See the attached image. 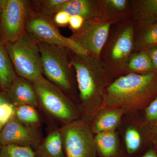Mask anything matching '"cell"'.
Returning a JSON list of instances; mask_svg holds the SVG:
<instances>
[{"label":"cell","mask_w":157,"mask_h":157,"mask_svg":"<svg viewBox=\"0 0 157 157\" xmlns=\"http://www.w3.org/2000/svg\"><path fill=\"white\" fill-rule=\"evenodd\" d=\"M70 61L81 103L82 120L90 125L101 109L105 90L114 78L101 60L89 55L71 51Z\"/></svg>","instance_id":"6da1fadb"},{"label":"cell","mask_w":157,"mask_h":157,"mask_svg":"<svg viewBox=\"0 0 157 157\" xmlns=\"http://www.w3.org/2000/svg\"><path fill=\"white\" fill-rule=\"evenodd\" d=\"M1 14H2V9H1V6H0V20H1Z\"/></svg>","instance_id":"e575fe53"},{"label":"cell","mask_w":157,"mask_h":157,"mask_svg":"<svg viewBox=\"0 0 157 157\" xmlns=\"http://www.w3.org/2000/svg\"><path fill=\"white\" fill-rule=\"evenodd\" d=\"M157 96V73L126 74L114 79L105 90L101 108L126 113L144 109Z\"/></svg>","instance_id":"7a4b0ae2"},{"label":"cell","mask_w":157,"mask_h":157,"mask_svg":"<svg viewBox=\"0 0 157 157\" xmlns=\"http://www.w3.org/2000/svg\"><path fill=\"white\" fill-rule=\"evenodd\" d=\"M14 117L21 123L33 127L38 124L40 121L35 107L30 105L15 106Z\"/></svg>","instance_id":"7402d4cb"},{"label":"cell","mask_w":157,"mask_h":157,"mask_svg":"<svg viewBox=\"0 0 157 157\" xmlns=\"http://www.w3.org/2000/svg\"><path fill=\"white\" fill-rule=\"evenodd\" d=\"M10 102L15 106H39L36 94L32 82L17 76L6 92Z\"/></svg>","instance_id":"7c38bea8"},{"label":"cell","mask_w":157,"mask_h":157,"mask_svg":"<svg viewBox=\"0 0 157 157\" xmlns=\"http://www.w3.org/2000/svg\"><path fill=\"white\" fill-rule=\"evenodd\" d=\"M70 15L64 11L56 12L54 15L52 21L55 25L60 27L65 26L69 25Z\"/></svg>","instance_id":"4316f807"},{"label":"cell","mask_w":157,"mask_h":157,"mask_svg":"<svg viewBox=\"0 0 157 157\" xmlns=\"http://www.w3.org/2000/svg\"><path fill=\"white\" fill-rule=\"evenodd\" d=\"M66 157H97L95 136L82 120L66 124L60 131Z\"/></svg>","instance_id":"ba28073f"},{"label":"cell","mask_w":157,"mask_h":157,"mask_svg":"<svg viewBox=\"0 0 157 157\" xmlns=\"http://www.w3.org/2000/svg\"><path fill=\"white\" fill-rule=\"evenodd\" d=\"M39 42L43 76L65 94H73L75 73L70 61L71 50Z\"/></svg>","instance_id":"277c9868"},{"label":"cell","mask_w":157,"mask_h":157,"mask_svg":"<svg viewBox=\"0 0 157 157\" xmlns=\"http://www.w3.org/2000/svg\"><path fill=\"white\" fill-rule=\"evenodd\" d=\"M95 142L99 157H123L119 147L117 136L114 132L98 133Z\"/></svg>","instance_id":"ac0fdd59"},{"label":"cell","mask_w":157,"mask_h":157,"mask_svg":"<svg viewBox=\"0 0 157 157\" xmlns=\"http://www.w3.org/2000/svg\"><path fill=\"white\" fill-rule=\"evenodd\" d=\"M67 0H42L35 1L37 8H39L38 13L52 19L56 13L58 7L66 2Z\"/></svg>","instance_id":"cb8c5ba5"},{"label":"cell","mask_w":157,"mask_h":157,"mask_svg":"<svg viewBox=\"0 0 157 157\" xmlns=\"http://www.w3.org/2000/svg\"><path fill=\"white\" fill-rule=\"evenodd\" d=\"M25 31L39 42L66 47L74 53L87 54L76 42L62 35L52 19L34 11L33 8L27 21Z\"/></svg>","instance_id":"9c48e42d"},{"label":"cell","mask_w":157,"mask_h":157,"mask_svg":"<svg viewBox=\"0 0 157 157\" xmlns=\"http://www.w3.org/2000/svg\"><path fill=\"white\" fill-rule=\"evenodd\" d=\"M144 51H145L148 55L151 60L155 73H157V45L149 48Z\"/></svg>","instance_id":"f1b7e54d"},{"label":"cell","mask_w":157,"mask_h":157,"mask_svg":"<svg viewBox=\"0 0 157 157\" xmlns=\"http://www.w3.org/2000/svg\"><path fill=\"white\" fill-rule=\"evenodd\" d=\"M0 157H36L31 147L7 145L2 146Z\"/></svg>","instance_id":"603a6c76"},{"label":"cell","mask_w":157,"mask_h":157,"mask_svg":"<svg viewBox=\"0 0 157 157\" xmlns=\"http://www.w3.org/2000/svg\"><path fill=\"white\" fill-rule=\"evenodd\" d=\"M132 19L135 23L157 22V0H130Z\"/></svg>","instance_id":"2e32d148"},{"label":"cell","mask_w":157,"mask_h":157,"mask_svg":"<svg viewBox=\"0 0 157 157\" xmlns=\"http://www.w3.org/2000/svg\"><path fill=\"white\" fill-rule=\"evenodd\" d=\"M99 18L116 23L132 19L130 0H99Z\"/></svg>","instance_id":"4fadbf2b"},{"label":"cell","mask_w":157,"mask_h":157,"mask_svg":"<svg viewBox=\"0 0 157 157\" xmlns=\"http://www.w3.org/2000/svg\"><path fill=\"white\" fill-rule=\"evenodd\" d=\"M41 141L42 135L35 127L26 125L14 117L0 132V144L2 146L15 145L32 148L39 146Z\"/></svg>","instance_id":"8fae6325"},{"label":"cell","mask_w":157,"mask_h":157,"mask_svg":"<svg viewBox=\"0 0 157 157\" xmlns=\"http://www.w3.org/2000/svg\"><path fill=\"white\" fill-rule=\"evenodd\" d=\"M135 23L132 19L114 23L101 54V61L113 78L124 75L130 56L134 52Z\"/></svg>","instance_id":"3957f363"},{"label":"cell","mask_w":157,"mask_h":157,"mask_svg":"<svg viewBox=\"0 0 157 157\" xmlns=\"http://www.w3.org/2000/svg\"><path fill=\"white\" fill-rule=\"evenodd\" d=\"M151 141L153 146L157 144V122L153 128Z\"/></svg>","instance_id":"4dcf8cb0"},{"label":"cell","mask_w":157,"mask_h":157,"mask_svg":"<svg viewBox=\"0 0 157 157\" xmlns=\"http://www.w3.org/2000/svg\"><path fill=\"white\" fill-rule=\"evenodd\" d=\"M59 11H65L70 16H81L85 20L99 18V0H67L58 7L56 12Z\"/></svg>","instance_id":"9a60e30c"},{"label":"cell","mask_w":157,"mask_h":157,"mask_svg":"<svg viewBox=\"0 0 157 157\" xmlns=\"http://www.w3.org/2000/svg\"><path fill=\"white\" fill-rule=\"evenodd\" d=\"M139 157H157V153L155 150L153 146L149 149L145 153Z\"/></svg>","instance_id":"f546056e"},{"label":"cell","mask_w":157,"mask_h":157,"mask_svg":"<svg viewBox=\"0 0 157 157\" xmlns=\"http://www.w3.org/2000/svg\"><path fill=\"white\" fill-rule=\"evenodd\" d=\"M15 106L10 102L0 106V122L6 125L14 117Z\"/></svg>","instance_id":"484cf974"},{"label":"cell","mask_w":157,"mask_h":157,"mask_svg":"<svg viewBox=\"0 0 157 157\" xmlns=\"http://www.w3.org/2000/svg\"><path fill=\"white\" fill-rule=\"evenodd\" d=\"M61 134L59 131L52 132L39 147L41 157H64Z\"/></svg>","instance_id":"44dd1931"},{"label":"cell","mask_w":157,"mask_h":157,"mask_svg":"<svg viewBox=\"0 0 157 157\" xmlns=\"http://www.w3.org/2000/svg\"><path fill=\"white\" fill-rule=\"evenodd\" d=\"M144 111V121L154 127L157 122V96L147 105Z\"/></svg>","instance_id":"d4e9b609"},{"label":"cell","mask_w":157,"mask_h":157,"mask_svg":"<svg viewBox=\"0 0 157 157\" xmlns=\"http://www.w3.org/2000/svg\"><path fill=\"white\" fill-rule=\"evenodd\" d=\"M155 73L151 60L145 51L133 52L129 58L124 75L128 74L146 75Z\"/></svg>","instance_id":"ffe728a7"},{"label":"cell","mask_w":157,"mask_h":157,"mask_svg":"<svg viewBox=\"0 0 157 157\" xmlns=\"http://www.w3.org/2000/svg\"><path fill=\"white\" fill-rule=\"evenodd\" d=\"M85 20L82 17L78 15L70 16L69 25L70 28L73 33L77 32L81 28Z\"/></svg>","instance_id":"83f0119b"},{"label":"cell","mask_w":157,"mask_h":157,"mask_svg":"<svg viewBox=\"0 0 157 157\" xmlns=\"http://www.w3.org/2000/svg\"><path fill=\"white\" fill-rule=\"evenodd\" d=\"M154 147L155 150L156 152L157 153V144L154 145Z\"/></svg>","instance_id":"836d02e7"},{"label":"cell","mask_w":157,"mask_h":157,"mask_svg":"<svg viewBox=\"0 0 157 157\" xmlns=\"http://www.w3.org/2000/svg\"><path fill=\"white\" fill-rule=\"evenodd\" d=\"M17 76L32 83L43 76L39 42L25 31L16 41L6 44Z\"/></svg>","instance_id":"5b68a950"},{"label":"cell","mask_w":157,"mask_h":157,"mask_svg":"<svg viewBox=\"0 0 157 157\" xmlns=\"http://www.w3.org/2000/svg\"><path fill=\"white\" fill-rule=\"evenodd\" d=\"M125 113L124 109L119 108H101L90 125L93 134L115 132Z\"/></svg>","instance_id":"5bb4252c"},{"label":"cell","mask_w":157,"mask_h":157,"mask_svg":"<svg viewBox=\"0 0 157 157\" xmlns=\"http://www.w3.org/2000/svg\"><path fill=\"white\" fill-rule=\"evenodd\" d=\"M8 102H10L6 93L0 90V106L3 104Z\"/></svg>","instance_id":"1f68e13d"},{"label":"cell","mask_w":157,"mask_h":157,"mask_svg":"<svg viewBox=\"0 0 157 157\" xmlns=\"http://www.w3.org/2000/svg\"><path fill=\"white\" fill-rule=\"evenodd\" d=\"M17 77L6 44L0 42V90L6 92Z\"/></svg>","instance_id":"d6986e66"},{"label":"cell","mask_w":157,"mask_h":157,"mask_svg":"<svg viewBox=\"0 0 157 157\" xmlns=\"http://www.w3.org/2000/svg\"><path fill=\"white\" fill-rule=\"evenodd\" d=\"M31 3L25 0H0V42L12 43L25 33Z\"/></svg>","instance_id":"52a82bcc"},{"label":"cell","mask_w":157,"mask_h":157,"mask_svg":"<svg viewBox=\"0 0 157 157\" xmlns=\"http://www.w3.org/2000/svg\"><path fill=\"white\" fill-rule=\"evenodd\" d=\"M4 126H5V125L1 123L0 122V132L2 131V129L3 127H4Z\"/></svg>","instance_id":"d6a6232c"},{"label":"cell","mask_w":157,"mask_h":157,"mask_svg":"<svg viewBox=\"0 0 157 157\" xmlns=\"http://www.w3.org/2000/svg\"><path fill=\"white\" fill-rule=\"evenodd\" d=\"M114 22L100 18L85 20L81 28L70 38L89 55L101 60L100 56Z\"/></svg>","instance_id":"30bf717a"},{"label":"cell","mask_w":157,"mask_h":157,"mask_svg":"<svg viewBox=\"0 0 157 157\" xmlns=\"http://www.w3.org/2000/svg\"><path fill=\"white\" fill-rule=\"evenodd\" d=\"M33 83L39 104L46 112L67 124L76 120V108L61 89L44 76Z\"/></svg>","instance_id":"8992f818"},{"label":"cell","mask_w":157,"mask_h":157,"mask_svg":"<svg viewBox=\"0 0 157 157\" xmlns=\"http://www.w3.org/2000/svg\"><path fill=\"white\" fill-rule=\"evenodd\" d=\"M1 91H2V90H1Z\"/></svg>","instance_id":"8d00e7d4"},{"label":"cell","mask_w":157,"mask_h":157,"mask_svg":"<svg viewBox=\"0 0 157 157\" xmlns=\"http://www.w3.org/2000/svg\"><path fill=\"white\" fill-rule=\"evenodd\" d=\"M2 145H1V144H0V151H1V149H2Z\"/></svg>","instance_id":"d590c367"},{"label":"cell","mask_w":157,"mask_h":157,"mask_svg":"<svg viewBox=\"0 0 157 157\" xmlns=\"http://www.w3.org/2000/svg\"><path fill=\"white\" fill-rule=\"evenodd\" d=\"M157 45V22L149 24L135 23L134 52L144 51Z\"/></svg>","instance_id":"e0dca14e"}]
</instances>
